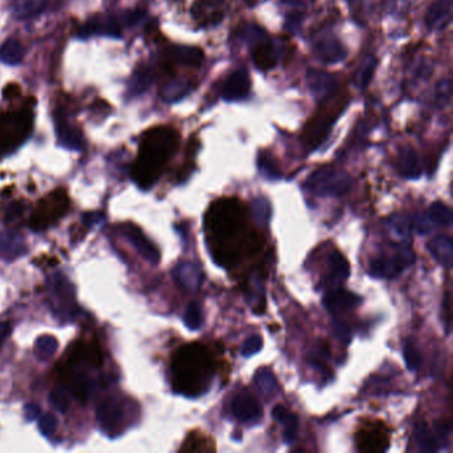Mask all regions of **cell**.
Wrapping results in <instances>:
<instances>
[{"label": "cell", "mask_w": 453, "mask_h": 453, "mask_svg": "<svg viewBox=\"0 0 453 453\" xmlns=\"http://www.w3.org/2000/svg\"><path fill=\"white\" fill-rule=\"evenodd\" d=\"M177 147L179 135L174 129L167 126L151 129L142 138L140 156L132 170L137 185L142 189H149L161 176Z\"/></svg>", "instance_id": "obj_1"}, {"label": "cell", "mask_w": 453, "mask_h": 453, "mask_svg": "<svg viewBox=\"0 0 453 453\" xmlns=\"http://www.w3.org/2000/svg\"><path fill=\"white\" fill-rule=\"evenodd\" d=\"M213 370L204 348L196 345L181 348L173 359V381L177 391L197 396L206 391Z\"/></svg>", "instance_id": "obj_2"}, {"label": "cell", "mask_w": 453, "mask_h": 453, "mask_svg": "<svg viewBox=\"0 0 453 453\" xmlns=\"http://www.w3.org/2000/svg\"><path fill=\"white\" fill-rule=\"evenodd\" d=\"M349 97L347 92L336 91L320 100L317 112L303 128L302 141L308 151L318 149L330 135L333 125L346 109Z\"/></svg>", "instance_id": "obj_3"}, {"label": "cell", "mask_w": 453, "mask_h": 453, "mask_svg": "<svg viewBox=\"0 0 453 453\" xmlns=\"http://www.w3.org/2000/svg\"><path fill=\"white\" fill-rule=\"evenodd\" d=\"M304 186L317 196L340 197L352 188V179L343 170L320 167L307 179Z\"/></svg>", "instance_id": "obj_4"}, {"label": "cell", "mask_w": 453, "mask_h": 453, "mask_svg": "<svg viewBox=\"0 0 453 453\" xmlns=\"http://www.w3.org/2000/svg\"><path fill=\"white\" fill-rule=\"evenodd\" d=\"M415 263V253L408 243H397L391 254H381L370 262V275L393 278Z\"/></svg>", "instance_id": "obj_5"}, {"label": "cell", "mask_w": 453, "mask_h": 453, "mask_svg": "<svg viewBox=\"0 0 453 453\" xmlns=\"http://www.w3.org/2000/svg\"><path fill=\"white\" fill-rule=\"evenodd\" d=\"M48 295L56 317L68 320L75 313V288L61 274H53L48 279Z\"/></svg>", "instance_id": "obj_6"}, {"label": "cell", "mask_w": 453, "mask_h": 453, "mask_svg": "<svg viewBox=\"0 0 453 453\" xmlns=\"http://www.w3.org/2000/svg\"><path fill=\"white\" fill-rule=\"evenodd\" d=\"M68 198L61 190L53 193L52 196L47 197L36 206L31 218V227L35 230H42L52 226L68 212Z\"/></svg>", "instance_id": "obj_7"}, {"label": "cell", "mask_w": 453, "mask_h": 453, "mask_svg": "<svg viewBox=\"0 0 453 453\" xmlns=\"http://www.w3.org/2000/svg\"><path fill=\"white\" fill-rule=\"evenodd\" d=\"M100 428L109 436L120 435L125 425V407L119 396H108L103 399L96 411Z\"/></svg>", "instance_id": "obj_8"}, {"label": "cell", "mask_w": 453, "mask_h": 453, "mask_svg": "<svg viewBox=\"0 0 453 453\" xmlns=\"http://www.w3.org/2000/svg\"><path fill=\"white\" fill-rule=\"evenodd\" d=\"M226 15L225 0H196L192 6V16L198 26L208 28L220 24Z\"/></svg>", "instance_id": "obj_9"}, {"label": "cell", "mask_w": 453, "mask_h": 453, "mask_svg": "<svg viewBox=\"0 0 453 453\" xmlns=\"http://www.w3.org/2000/svg\"><path fill=\"white\" fill-rule=\"evenodd\" d=\"M313 51L318 59L326 64L339 63L346 58V49L331 33H322L313 43Z\"/></svg>", "instance_id": "obj_10"}, {"label": "cell", "mask_w": 453, "mask_h": 453, "mask_svg": "<svg viewBox=\"0 0 453 453\" xmlns=\"http://www.w3.org/2000/svg\"><path fill=\"white\" fill-rule=\"evenodd\" d=\"M250 92V77L245 68H240L227 76L222 83L221 96L227 101H237L247 97Z\"/></svg>", "instance_id": "obj_11"}, {"label": "cell", "mask_w": 453, "mask_h": 453, "mask_svg": "<svg viewBox=\"0 0 453 453\" xmlns=\"http://www.w3.org/2000/svg\"><path fill=\"white\" fill-rule=\"evenodd\" d=\"M231 413L241 423L257 422L262 416V407L250 393H238L231 402Z\"/></svg>", "instance_id": "obj_12"}, {"label": "cell", "mask_w": 453, "mask_h": 453, "mask_svg": "<svg viewBox=\"0 0 453 453\" xmlns=\"http://www.w3.org/2000/svg\"><path fill=\"white\" fill-rule=\"evenodd\" d=\"M452 19V0H435L427 10L424 22L431 31L445 30Z\"/></svg>", "instance_id": "obj_13"}, {"label": "cell", "mask_w": 453, "mask_h": 453, "mask_svg": "<svg viewBox=\"0 0 453 453\" xmlns=\"http://www.w3.org/2000/svg\"><path fill=\"white\" fill-rule=\"evenodd\" d=\"M361 298L345 288L329 290L323 297V304L331 314H339L359 306Z\"/></svg>", "instance_id": "obj_14"}, {"label": "cell", "mask_w": 453, "mask_h": 453, "mask_svg": "<svg viewBox=\"0 0 453 453\" xmlns=\"http://www.w3.org/2000/svg\"><path fill=\"white\" fill-rule=\"evenodd\" d=\"M122 233L125 237L131 241V243L137 249V252L149 261L151 263H158L160 261V252L158 249L151 243V240L141 231V229L135 226L133 224H125L122 227Z\"/></svg>", "instance_id": "obj_15"}, {"label": "cell", "mask_w": 453, "mask_h": 453, "mask_svg": "<svg viewBox=\"0 0 453 453\" xmlns=\"http://www.w3.org/2000/svg\"><path fill=\"white\" fill-rule=\"evenodd\" d=\"M306 81H307L310 91L313 92V94L315 97H318L319 101L331 96L335 92L339 91L338 80L335 79V76L326 74L323 71L310 69L306 75Z\"/></svg>", "instance_id": "obj_16"}, {"label": "cell", "mask_w": 453, "mask_h": 453, "mask_svg": "<svg viewBox=\"0 0 453 453\" xmlns=\"http://www.w3.org/2000/svg\"><path fill=\"white\" fill-rule=\"evenodd\" d=\"M79 36L88 38L91 35H108L113 38H120V20L115 16H99L88 22L84 27L79 30Z\"/></svg>", "instance_id": "obj_17"}, {"label": "cell", "mask_w": 453, "mask_h": 453, "mask_svg": "<svg viewBox=\"0 0 453 453\" xmlns=\"http://www.w3.org/2000/svg\"><path fill=\"white\" fill-rule=\"evenodd\" d=\"M173 278L179 286L185 291L196 293L201 287L204 274L202 270L192 262H181L173 270Z\"/></svg>", "instance_id": "obj_18"}, {"label": "cell", "mask_w": 453, "mask_h": 453, "mask_svg": "<svg viewBox=\"0 0 453 453\" xmlns=\"http://www.w3.org/2000/svg\"><path fill=\"white\" fill-rule=\"evenodd\" d=\"M165 56L174 64L192 68H198L204 61V52L197 47H169L165 51Z\"/></svg>", "instance_id": "obj_19"}, {"label": "cell", "mask_w": 453, "mask_h": 453, "mask_svg": "<svg viewBox=\"0 0 453 453\" xmlns=\"http://www.w3.org/2000/svg\"><path fill=\"white\" fill-rule=\"evenodd\" d=\"M27 246L24 238L15 231L0 233V257L4 259H16L26 254Z\"/></svg>", "instance_id": "obj_20"}, {"label": "cell", "mask_w": 453, "mask_h": 453, "mask_svg": "<svg viewBox=\"0 0 453 453\" xmlns=\"http://www.w3.org/2000/svg\"><path fill=\"white\" fill-rule=\"evenodd\" d=\"M272 416L274 420L283 425V440L286 444H294L298 438V418L297 415L291 413L283 406H275L272 408Z\"/></svg>", "instance_id": "obj_21"}, {"label": "cell", "mask_w": 453, "mask_h": 453, "mask_svg": "<svg viewBox=\"0 0 453 453\" xmlns=\"http://www.w3.org/2000/svg\"><path fill=\"white\" fill-rule=\"evenodd\" d=\"M56 135H58L61 145L68 148V149L81 151L84 148V138H83L81 132L75 126L69 125L67 121L58 119V121H56Z\"/></svg>", "instance_id": "obj_22"}, {"label": "cell", "mask_w": 453, "mask_h": 453, "mask_svg": "<svg viewBox=\"0 0 453 453\" xmlns=\"http://www.w3.org/2000/svg\"><path fill=\"white\" fill-rule=\"evenodd\" d=\"M399 170L403 177L416 180L422 174L419 156L411 147H404L399 151Z\"/></svg>", "instance_id": "obj_23"}, {"label": "cell", "mask_w": 453, "mask_h": 453, "mask_svg": "<svg viewBox=\"0 0 453 453\" xmlns=\"http://www.w3.org/2000/svg\"><path fill=\"white\" fill-rule=\"evenodd\" d=\"M193 88V83L190 80L182 77H173L167 80V83L160 90V97L167 103H174L181 100Z\"/></svg>", "instance_id": "obj_24"}, {"label": "cell", "mask_w": 453, "mask_h": 453, "mask_svg": "<svg viewBox=\"0 0 453 453\" xmlns=\"http://www.w3.org/2000/svg\"><path fill=\"white\" fill-rule=\"evenodd\" d=\"M432 257L444 267H451L453 261V241L448 236H438L428 245Z\"/></svg>", "instance_id": "obj_25"}, {"label": "cell", "mask_w": 453, "mask_h": 453, "mask_svg": "<svg viewBox=\"0 0 453 453\" xmlns=\"http://www.w3.org/2000/svg\"><path fill=\"white\" fill-rule=\"evenodd\" d=\"M252 58H253V63L257 67L259 71H269L277 65V53L275 49L270 42H259L257 43L253 51H252Z\"/></svg>", "instance_id": "obj_26"}, {"label": "cell", "mask_w": 453, "mask_h": 453, "mask_svg": "<svg viewBox=\"0 0 453 453\" xmlns=\"http://www.w3.org/2000/svg\"><path fill=\"white\" fill-rule=\"evenodd\" d=\"M387 230L393 241L397 243H409L411 241V220L407 215L396 213L387 220Z\"/></svg>", "instance_id": "obj_27"}, {"label": "cell", "mask_w": 453, "mask_h": 453, "mask_svg": "<svg viewBox=\"0 0 453 453\" xmlns=\"http://www.w3.org/2000/svg\"><path fill=\"white\" fill-rule=\"evenodd\" d=\"M24 55H26L24 47L15 38H10L4 40L0 46V61L4 64L17 65L23 61Z\"/></svg>", "instance_id": "obj_28"}, {"label": "cell", "mask_w": 453, "mask_h": 453, "mask_svg": "<svg viewBox=\"0 0 453 453\" xmlns=\"http://www.w3.org/2000/svg\"><path fill=\"white\" fill-rule=\"evenodd\" d=\"M415 440H416V444H418V447H419V450L422 452L434 453L438 450V438L435 436V434L432 432V429L424 422L418 423V425H416V428H415Z\"/></svg>", "instance_id": "obj_29"}, {"label": "cell", "mask_w": 453, "mask_h": 453, "mask_svg": "<svg viewBox=\"0 0 453 453\" xmlns=\"http://www.w3.org/2000/svg\"><path fill=\"white\" fill-rule=\"evenodd\" d=\"M330 279L333 283H340L349 277V263L339 252H333L329 257Z\"/></svg>", "instance_id": "obj_30"}, {"label": "cell", "mask_w": 453, "mask_h": 453, "mask_svg": "<svg viewBox=\"0 0 453 453\" xmlns=\"http://www.w3.org/2000/svg\"><path fill=\"white\" fill-rule=\"evenodd\" d=\"M46 6V0H15L14 15L19 20H27L39 15Z\"/></svg>", "instance_id": "obj_31"}, {"label": "cell", "mask_w": 453, "mask_h": 453, "mask_svg": "<svg viewBox=\"0 0 453 453\" xmlns=\"http://www.w3.org/2000/svg\"><path fill=\"white\" fill-rule=\"evenodd\" d=\"M256 384L258 390L266 397H272L278 393V381L270 370L261 368L256 374Z\"/></svg>", "instance_id": "obj_32"}, {"label": "cell", "mask_w": 453, "mask_h": 453, "mask_svg": "<svg viewBox=\"0 0 453 453\" xmlns=\"http://www.w3.org/2000/svg\"><path fill=\"white\" fill-rule=\"evenodd\" d=\"M59 347V342L52 335H42L36 343H35V351L40 359H51Z\"/></svg>", "instance_id": "obj_33"}, {"label": "cell", "mask_w": 453, "mask_h": 453, "mask_svg": "<svg viewBox=\"0 0 453 453\" xmlns=\"http://www.w3.org/2000/svg\"><path fill=\"white\" fill-rule=\"evenodd\" d=\"M252 212L259 226H266L269 224L272 217V206L266 198H256L252 204Z\"/></svg>", "instance_id": "obj_34"}, {"label": "cell", "mask_w": 453, "mask_h": 453, "mask_svg": "<svg viewBox=\"0 0 453 453\" xmlns=\"http://www.w3.org/2000/svg\"><path fill=\"white\" fill-rule=\"evenodd\" d=\"M429 215L435 221V224L441 226H450L452 224V211L444 202L436 201L429 206Z\"/></svg>", "instance_id": "obj_35"}, {"label": "cell", "mask_w": 453, "mask_h": 453, "mask_svg": "<svg viewBox=\"0 0 453 453\" xmlns=\"http://www.w3.org/2000/svg\"><path fill=\"white\" fill-rule=\"evenodd\" d=\"M183 322H185V326L192 331H196L202 327L204 317H202V310H201L199 303L192 302L188 304L185 315H183Z\"/></svg>", "instance_id": "obj_36"}, {"label": "cell", "mask_w": 453, "mask_h": 453, "mask_svg": "<svg viewBox=\"0 0 453 453\" xmlns=\"http://www.w3.org/2000/svg\"><path fill=\"white\" fill-rule=\"evenodd\" d=\"M411 227L420 236H425L434 231L435 221L427 213H415L411 218Z\"/></svg>", "instance_id": "obj_37"}, {"label": "cell", "mask_w": 453, "mask_h": 453, "mask_svg": "<svg viewBox=\"0 0 453 453\" xmlns=\"http://www.w3.org/2000/svg\"><path fill=\"white\" fill-rule=\"evenodd\" d=\"M375 69H377V59L367 58L356 74V83L361 90H365L370 85L372 76L375 74Z\"/></svg>", "instance_id": "obj_38"}, {"label": "cell", "mask_w": 453, "mask_h": 453, "mask_svg": "<svg viewBox=\"0 0 453 453\" xmlns=\"http://www.w3.org/2000/svg\"><path fill=\"white\" fill-rule=\"evenodd\" d=\"M49 404L55 411L65 413L69 408V395L64 387H55L49 393Z\"/></svg>", "instance_id": "obj_39"}, {"label": "cell", "mask_w": 453, "mask_h": 453, "mask_svg": "<svg viewBox=\"0 0 453 453\" xmlns=\"http://www.w3.org/2000/svg\"><path fill=\"white\" fill-rule=\"evenodd\" d=\"M153 81V75L149 69H140L132 77L129 84V91L132 94H138L145 91Z\"/></svg>", "instance_id": "obj_40"}, {"label": "cell", "mask_w": 453, "mask_h": 453, "mask_svg": "<svg viewBox=\"0 0 453 453\" xmlns=\"http://www.w3.org/2000/svg\"><path fill=\"white\" fill-rule=\"evenodd\" d=\"M404 362L407 364V368L409 371L415 372L419 370L420 364H422V354L419 351V348L415 346V343L412 340H408L404 346Z\"/></svg>", "instance_id": "obj_41"}, {"label": "cell", "mask_w": 453, "mask_h": 453, "mask_svg": "<svg viewBox=\"0 0 453 453\" xmlns=\"http://www.w3.org/2000/svg\"><path fill=\"white\" fill-rule=\"evenodd\" d=\"M451 94H452V88H451V81L450 80H443L436 85L435 90V101L440 108L448 106L451 103Z\"/></svg>", "instance_id": "obj_42"}, {"label": "cell", "mask_w": 453, "mask_h": 453, "mask_svg": "<svg viewBox=\"0 0 453 453\" xmlns=\"http://www.w3.org/2000/svg\"><path fill=\"white\" fill-rule=\"evenodd\" d=\"M262 345H263V342H262V339H261L259 335H252V336H249V338L245 340L243 346H242V355H243L245 358H249V356L256 355V354H258V352L261 351Z\"/></svg>", "instance_id": "obj_43"}, {"label": "cell", "mask_w": 453, "mask_h": 453, "mask_svg": "<svg viewBox=\"0 0 453 453\" xmlns=\"http://www.w3.org/2000/svg\"><path fill=\"white\" fill-rule=\"evenodd\" d=\"M58 428V419L52 413H44L39 420V429L43 435L49 436Z\"/></svg>", "instance_id": "obj_44"}, {"label": "cell", "mask_w": 453, "mask_h": 453, "mask_svg": "<svg viewBox=\"0 0 453 453\" xmlns=\"http://www.w3.org/2000/svg\"><path fill=\"white\" fill-rule=\"evenodd\" d=\"M333 333L338 340H340L342 343L347 345L351 340V330L347 324L342 320H333Z\"/></svg>", "instance_id": "obj_45"}, {"label": "cell", "mask_w": 453, "mask_h": 453, "mask_svg": "<svg viewBox=\"0 0 453 453\" xmlns=\"http://www.w3.org/2000/svg\"><path fill=\"white\" fill-rule=\"evenodd\" d=\"M24 212L23 209V205L22 202H13L8 205V208L6 209V213H4V220L7 224H11V222H15L17 221L22 214Z\"/></svg>", "instance_id": "obj_46"}, {"label": "cell", "mask_w": 453, "mask_h": 453, "mask_svg": "<svg viewBox=\"0 0 453 453\" xmlns=\"http://www.w3.org/2000/svg\"><path fill=\"white\" fill-rule=\"evenodd\" d=\"M259 167H261V170H262L266 176L272 177V179H278L279 173H278L277 167L272 165V161H270L266 156H261V160H259Z\"/></svg>", "instance_id": "obj_47"}, {"label": "cell", "mask_w": 453, "mask_h": 453, "mask_svg": "<svg viewBox=\"0 0 453 453\" xmlns=\"http://www.w3.org/2000/svg\"><path fill=\"white\" fill-rule=\"evenodd\" d=\"M24 413H26V418H27L28 420H33V419H36V418L39 416V413H40V407H39L38 404L31 403V404H27L26 408H24Z\"/></svg>", "instance_id": "obj_48"}, {"label": "cell", "mask_w": 453, "mask_h": 453, "mask_svg": "<svg viewBox=\"0 0 453 453\" xmlns=\"http://www.w3.org/2000/svg\"><path fill=\"white\" fill-rule=\"evenodd\" d=\"M10 333H11L10 323L8 322H0V347L6 342V339L8 338Z\"/></svg>", "instance_id": "obj_49"}, {"label": "cell", "mask_w": 453, "mask_h": 453, "mask_svg": "<svg viewBox=\"0 0 453 453\" xmlns=\"http://www.w3.org/2000/svg\"><path fill=\"white\" fill-rule=\"evenodd\" d=\"M443 307L445 308L444 310V317H445V329H447V333H450V326H451V310H450V297L448 295H445Z\"/></svg>", "instance_id": "obj_50"}, {"label": "cell", "mask_w": 453, "mask_h": 453, "mask_svg": "<svg viewBox=\"0 0 453 453\" xmlns=\"http://www.w3.org/2000/svg\"><path fill=\"white\" fill-rule=\"evenodd\" d=\"M246 1H247V3H256L257 0H246Z\"/></svg>", "instance_id": "obj_51"}]
</instances>
